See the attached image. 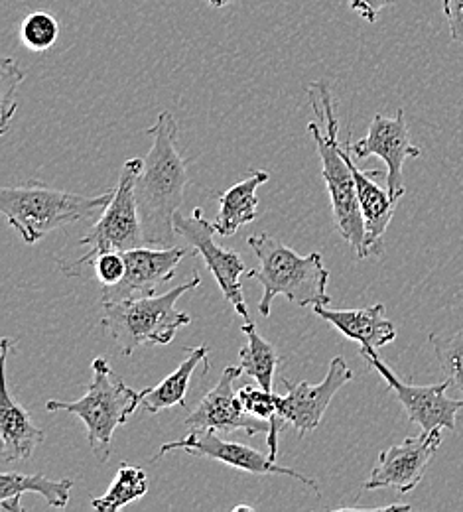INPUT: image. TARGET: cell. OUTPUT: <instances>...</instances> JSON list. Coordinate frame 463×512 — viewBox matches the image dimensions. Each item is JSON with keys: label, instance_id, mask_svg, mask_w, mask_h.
Instances as JSON below:
<instances>
[{"label": "cell", "instance_id": "9a60e30c", "mask_svg": "<svg viewBox=\"0 0 463 512\" xmlns=\"http://www.w3.org/2000/svg\"><path fill=\"white\" fill-rule=\"evenodd\" d=\"M188 255V249H144L138 247L123 253L127 270L119 284L103 288V302H121L131 298L154 296L156 290L170 282L178 264Z\"/></svg>", "mask_w": 463, "mask_h": 512}, {"label": "cell", "instance_id": "4fadbf2b", "mask_svg": "<svg viewBox=\"0 0 463 512\" xmlns=\"http://www.w3.org/2000/svg\"><path fill=\"white\" fill-rule=\"evenodd\" d=\"M353 379L351 369L341 357L331 359L330 371L322 383L312 384L308 381L302 383H288V394L278 396V418L284 424L296 428L298 436L304 438L306 434L318 430L326 410L330 408L331 400L339 392L341 386Z\"/></svg>", "mask_w": 463, "mask_h": 512}, {"label": "cell", "instance_id": "30bf717a", "mask_svg": "<svg viewBox=\"0 0 463 512\" xmlns=\"http://www.w3.org/2000/svg\"><path fill=\"white\" fill-rule=\"evenodd\" d=\"M174 449H184L190 455L196 457H205V459H213V461H221L227 467L251 473V475H286L292 477L294 481H300L302 485H306L308 489L316 491L318 497H322V491L318 487V481L278 465L274 459H270V455L261 453L259 449L249 448L243 444H235V442H225L219 436H215L213 430H199V432H190L186 434V438L176 440V442H168L162 448L158 449V453L154 455V459L164 457L166 453L174 451Z\"/></svg>", "mask_w": 463, "mask_h": 512}, {"label": "cell", "instance_id": "8992f818", "mask_svg": "<svg viewBox=\"0 0 463 512\" xmlns=\"http://www.w3.org/2000/svg\"><path fill=\"white\" fill-rule=\"evenodd\" d=\"M91 373L93 379L85 396L73 402L48 400L46 410L77 416L87 428V440L93 455L101 463H107L113 436L140 406V394L121 379H113V369L103 357L93 359Z\"/></svg>", "mask_w": 463, "mask_h": 512}, {"label": "cell", "instance_id": "d6986e66", "mask_svg": "<svg viewBox=\"0 0 463 512\" xmlns=\"http://www.w3.org/2000/svg\"><path fill=\"white\" fill-rule=\"evenodd\" d=\"M270 174L266 170H249V178L237 182L227 192L219 193V211L213 221L217 235L231 237L243 225L253 223L257 219L259 197L257 190L268 182Z\"/></svg>", "mask_w": 463, "mask_h": 512}, {"label": "cell", "instance_id": "44dd1931", "mask_svg": "<svg viewBox=\"0 0 463 512\" xmlns=\"http://www.w3.org/2000/svg\"><path fill=\"white\" fill-rule=\"evenodd\" d=\"M73 479L52 481L44 475H22V473H2L0 475V509L10 512H24L20 505L22 495L36 493L52 509H66L73 489Z\"/></svg>", "mask_w": 463, "mask_h": 512}, {"label": "cell", "instance_id": "2e32d148", "mask_svg": "<svg viewBox=\"0 0 463 512\" xmlns=\"http://www.w3.org/2000/svg\"><path fill=\"white\" fill-rule=\"evenodd\" d=\"M16 339L4 337L0 347V369H2V392H0V451L2 461H24L34 455L36 448L44 442V432L32 422L26 408L12 400L6 379V361L12 349H16Z\"/></svg>", "mask_w": 463, "mask_h": 512}, {"label": "cell", "instance_id": "f1b7e54d", "mask_svg": "<svg viewBox=\"0 0 463 512\" xmlns=\"http://www.w3.org/2000/svg\"><path fill=\"white\" fill-rule=\"evenodd\" d=\"M351 8L369 24H375L379 20V14L383 8H389L395 4V0H349Z\"/></svg>", "mask_w": 463, "mask_h": 512}, {"label": "cell", "instance_id": "52a82bcc", "mask_svg": "<svg viewBox=\"0 0 463 512\" xmlns=\"http://www.w3.org/2000/svg\"><path fill=\"white\" fill-rule=\"evenodd\" d=\"M142 166V158H131L125 162L109 205L103 209V215L91 227V231L83 239H79V245L85 247L87 253L75 260L58 262L60 270L66 276L73 278L83 274V270L101 255L127 253L144 245V233L134 195V184L138 174L142 172Z\"/></svg>", "mask_w": 463, "mask_h": 512}, {"label": "cell", "instance_id": "7a4b0ae2", "mask_svg": "<svg viewBox=\"0 0 463 512\" xmlns=\"http://www.w3.org/2000/svg\"><path fill=\"white\" fill-rule=\"evenodd\" d=\"M308 97L316 117L326 123V132H322V127L316 121L308 125V130L316 142L318 156L322 160V178L330 193L335 227L343 241L351 245L355 255L363 260L371 255L367 247L365 221L361 213L357 184L343 156V142H339V119L335 115V101L330 85L326 81L310 83Z\"/></svg>", "mask_w": 463, "mask_h": 512}, {"label": "cell", "instance_id": "5bb4252c", "mask_svg": "<svg viewBox=\"0 0 463 512\" xmlns=\"http://www.w3.org/2000/svg\"><path fill=\"white\" fill-rule=\"evenodd\" d=\"M351 152L361 160L369 156H379L387 164V190L395 199H400L406 193L402 174L404 162L422 154V150L410 140L402 109H398L397 117L393 119L375 115L367 130V136L351 144Z\"/></svg>", "mask_w": 463, "mask_h": 512}, {"label": "cell", "instance_id": "d4e9b609", "mask_svg": "<svg viewBox=\"0 0 463 512\" xmlns=\"http://www.w3.org/2000/svg\"><path fill=\"white\" fill-rule=\"evenodd\" d=\"M22 44L32 52H48L60 36L58 20L48 12H32L20 26Z\"/></svg>", "mask_w": 463, "mask_h": 512}, {"label": "cell", "instance_id": "83f0119b", "mask_svg": "<svg viewBox=\"0 0 463 512\" xmlns=\"http://www.w3.org/2000/svg\"><path fill=\"white\" fill-rule=\"evenodd\" d=\"M452 40L463 48V0H442Z\"/></svg>", "mask_w": 463, "mask_h": 512}, {"label": "cell", "instance_id": "8fae6325", "mask_svg": "<svg viewBox=\"0 0 463 512\" xmlns=\"http://www.w3.org/2000/svg\"><path fill=\"white\" fill-rule=\"evenodd\" d=\"M442 446V428L422 432L416 438H406L402 444L385 449L369 479L363 483V491L397 489L400 495L414 491L428 469L430 459Z\"/></svg>", "mask_w": 463, "mask_h": 512}, {"label": "cell", "instance_id": "f546056e", "mask_svg": "<svg viewBox=\"0 0 463 512\" xmlns=\"http://www.w3.org/2000/svg\"><path fill=\"white\" fill-rule=\"evenodd\" d=\"M235 0H207V4L209 6H213V8H223V6H229V4H233Z\"/></svg>", "mask_w": 463, "mask_h": 512}, {"label": "cell", "instance_id": "9c48e42d", "mask_svg": "<svg viewBox=\"0 0 463 512\" xmlns=\"http://www.w3.org/2000/svg\"><path fill=\"white\" fill-rule=\"evenodd\" d=\"M174 227L178 237H182L194 249V253L205 260V266L215 278L225 300L235 308V314L245 321H251L241 284L243 274H247L243 256L215 245V225L203 219L201 209H194L190 217L176 213Z\"/></svg>", "mask_w": 463, "mask_h": 512}, {"label": "cell", "instance_id": "6da1fadb", "mask_svg": "<svg viewBox=\"0 0 463 512\" xmlns=\"http://www.w3.org/2000/svg\"><path fill=\"white\" fill-rule=\"evenodd\" d=\"M152 146L136 178L134 195L144 233V245L158 249L174 247V217L180 213L190 184V164L178 150V123L172 113L162 111L146 130Z\"/></svg>", "mask_w": 463, "mask_h": 512}, {"label": "cell", "instance_id": "ac0fdd59", "mask_svg": "<svg viewBox=\"0 0 463 512\" xmlns=\"http://www.w3.org/2000/svg\"><path fill=\"white\" fill-rule=\"evenodd\" d=\"M316 316L331 323L341 335L357 341L367 349H381L397 339V327L387 318L383 304H375L361 310H331L326 306L312 308Z\"/></svg>", "mask_w": 463, "mask_h": 512}, {"label": "cell", "instance_id": "3957f363", "mask_svg": "<svg viewBox=\"0 0 463 512\" xmlns=\"http://www.w3.org/2000/svg\"><path fill=\"white\" fill-rule=\"evenodd\" d=\"M247 245L259 258V268L247 270V276L263 286V298L259 302L263 318H270V304L276 296H284L300 308L330 304V272L320 253L296 255L290 247L266 233L251 235Z\"/></svg>", "mask_w": 463, "mask_h": 512}, {"label": "cell", "instance_id": "277c9868", "mask_svg": "<svg viewBox=\"0 0 463 512\" xmlns=\"http://www.w3.org/2000/svg\"><path fill=\"white\" fill-rule=\"evenodd\" d=\"M111 197L113 192L79 195L28 182L0 190V211L26 245H36L56 229L91 219L109 205Z\"/></svg>", "mask_w": 463, "mask_h": 512}, {"label": "cell", "instance_id": "484cf974", "mask_svg": "<svg viewBox=\"0 0 463 512\" xmlns=\"http://www.w3.org/2000/svg\"><path fill=\"white\" fill-rule=\"evenodd\" d=\"M26 71L12 58H2L0 62V132L6 134L10 128V121L16 113V91L24 81Z\"/></svg>", "mask_w": 463, "mask_h": 512}, {"label": "cell", "instance_id": "7c38bea8", "mask_svg": "<svg viewBox=\"0 0 463 512\" xmlns=\"http://www.w3.org/2000/svg\"><path fill=\"white\" fill-rule=\"evenodd\" d=\"M245 375L241 367H227L219 383L211 392H207L194 412L186 418V428L190 432L213 430V432H237L243 430L247 436H259L270 432V422L249 414L239 394L235 392V381Z\"/></svg>", "mask_w": 463, "mask_h": 512}, {"label": "cell", "instance_id": "7402d4cb", "mask_svg": "<svg viewBox=\"0 0 463 512\" xmlns=\"http://www.w3.org/2000/svg\"><path fill=\"white\" fill-rule=\"evenodd\" d=\"M241 331L247 335L249 343L241 349V369L245 375L253 377L261 388L274 392V375L282 363L276 349L257 331L253 321H245Z\"/></svg>", "mask_w": 463, "mask_h": 512}, {"label": "cell", "instance_id": "4316f807", "mask_svg": "<svg viewBox=\"0 0 463 512\" xmlns=\"http://www.w3.org/2000/svg\"><path fill=\"white\" fill-rule=\"evenodd\" d=\"M93 266H95L97 278L103 284V288L119 284L123 280V276H125V270H127V262H125L123 253L101 255L93 262Z\"/></svg>", "mask_w": 463, "mask_h": 512}, {"label": "cell", "instance_id": "ba28073f", "mask_svg": "<svg viewBox=\"0 0 463 512\" xmlns=\"http://www.w3.org/2000/svg\"><path fill=\"white\" fill-rule=\"evenodd\" d=\"M359 355L385 379L389 390L397 394L398 402L402 404L408 420L420 426L422 432H432L436 428L456 432V416L463 408V398L458 400L448 396V390L452 388L448 379L444 383L426 386L402 383L395 371L383 359H379L375 349L361 347Z\"/></svg>", "mask_w": 463, "mask_h": 512}, {"label": "cell", "instance_id": "4dcf8cb0", "mask_svg": "<svg viewBox=\"0 0 463 512\" xmlns=\"http://www.w3.org/2000/svg\"><path fill=\"white\" fill-rule=\"evenodd\" d=\"M233 511H253V507H245V505H241V507H235Z\"/></svg>", "mask_w": 463, "mask_h": 512}, {"label": "cell", "instance_id": "5b68a950", "mask_svg": "<svg viewBox=\"0 0 463 512\" xmlns=\"http://www.w3.org/2000/svg\"><path fill=\"white\" fill-rule=\"evenodd\" d=\"M199 284L201 276L194 272L192 280L162 296L154 294L121 302H103L101 327L127 357L142 345H168L180 327L192 323L190 314L176 308L178 300L186 292L196 290Z\"/></svg>", "mask_w": 463, "mask_h": 512}, {"label": "cell", "instance_id": "603a6c76", "mask_svg": "<svg viewBox=\"0 0 463 512\" xmlns=\"http://www.w3.org/2000/svg\"><path fill=\"white\" fill-rule=\"evenodd\" d=\"M148 493V475L142 467L121 463L117 477L103 497L91 501V507L99 512H117L123 507L140 501Z\"/></svg>", "mask_w": 463, "mask_h": 512}, {"label": "cell", "instance_id": "ffe728a7", "mask_svg": "<svg viewBox=\"0 0 463 512\" xmlns=\"http://www.w3.org/2000/svg\"><path fill=\"white\" fill-rule=\"evenodd\" d=\"M186 351H188V357L162 383L138 390L140 406L148 414H158V412L174 408V406H186V396L190 390V381H192L194 371L198 367L209 369V363H207L209 347L207 345H199L192 349L186 347Z\"/></svg>", "mask_w": 463, "mask_h": 512}, {"label": "cell", "instance_id": "cb8c5ba5", "mask_svg": "<svg viewBox=\"0 0 463 512\" xmlns=\"http://www.w3.org/2000/svg\"><path fill=\"white\" fill-rule=\"evenodd\" d=\"M430 343L442 367V373L452 383V388L463 394V329L454 335L432 333Z\"/></svg>", "mask_w": 463, "mask_h": 512}, {"label": "cell", "instance_id": "e0dca14e", "mask_svg": "<svg viewBox=\"0 0 463 512\" xmlns=\"http://www.w3.org/2000/svg\"><path fill=\"white\" fill-rule=\"evenodd\" d=\"M343 156L353 172L355 184H357V193H359V203H361V213L365 221V235H367V247L371 255L381 253V239L389 227V223L395 217L398 199H395L389 190H383L373 178H387L383 172H363L361 168L355 166L351 158V140L343 142Z\"/></svg>", "mask_w": 463, "mask_h": 512}]
</instances>
